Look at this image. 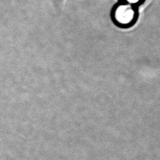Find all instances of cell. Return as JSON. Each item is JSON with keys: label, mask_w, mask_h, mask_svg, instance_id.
<instances>
[{"label": "cell", "mask_w": 160, "mask_h": 160, "mask_svg": "<svg viewBox=\"0 0 160 160\" xmlns=\"http://www.w3.org/2000/svg\"><path fill=\"white\" fill-rule=\"evenodd\" d=\"M145 0H119V2H125L128 4H130L134 6H139L141 4H142Z\"/></svg>", "instance_id": "2"}, {"label": "cell", "mask_w": 160, "mask_h": 160, "mask_svg": "<svg viewBox=\"0 0 160 160\" xmlns=\"http://www.w3.org/2000/svg\"><path fill=\"white\" fill-rule=\"evenodd\" d=\"M111 17L118 27L128 28L133 26L138 18V6L119 2L112 8Z\"/></svg>", "instance_id": "1"}]
</instances>
